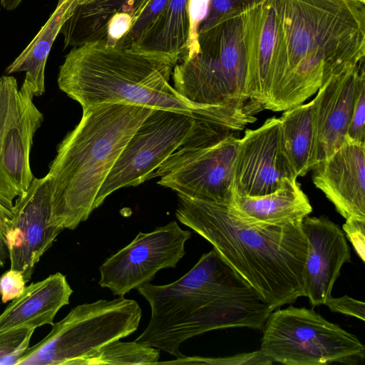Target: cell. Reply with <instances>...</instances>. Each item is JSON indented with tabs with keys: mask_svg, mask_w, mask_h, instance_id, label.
<instances>
[{
	"mask_svg": "<svg viewBox=\"0 0 365 365\" xmlns=\"http://www.w3.org/2000/svg\"><path fill=\"white\" fill-rule=\"evenodd\" d=\"M191 237L190 230H182L174 220L152 232H138L100 266L99 285L113 295L123 297L150 283L160 269L176 267Z\"/></svg>",
	"mask_w": 365,
	"mask_h": 365,
	"instance_id": "cell-11",
	"label": "cell"
},
{
	"mask_svg": "<svg viewBox=\"0 0 365 365\" xmlns=\"http://www.w3.org/2000/svg\"><path fill=\"white\" fill-rule=\"evenodd\" d=\"M307 250L304 266V294L312 307L324 304L346 262L350 247L340 227L326 217H305L302 221Z\"/></svg>",
	"mask_w": 365,
	"mask_h": 365,
	"instance_id": "cell-14",
	"label": "cell"
},
{
	"mask_svg": "<svg viewBox=\"0 0 365 365\" xmlns=\"http://www.w3.org/2000/svg\"><path fill=\"white\" fill-rule=\"evenodd\" d=\"M63 1V0H58V1ZM75 1V0H73V1Z\"/></svg>",
	"mask_w": 365,
	"mask_h": 365,
	"instance_id": "cell-39",
	"label": "cell"
},
{
	"mask_svg": "<svg viewBox=\"0 0 365 365\" xmlns=\"http://www.w3.org/2000/svg\"><path fill=\"white\" fill-rule=\"evenodd\" d=\"M365 221L347 219L342 226L343 231L352 244L355 252L365 262Z\"/></svg>",
	"mask_w": 365,
	"mask_h": 365,
	"instance_id": "cell-34",
	"label": "cell"
},
{
	"mask_svg": "<svg viewBox=\"0 0 365 365\" xmlns=\"http://www.w3.org/2000/svg\"><path fill=\"white\" fill-rule=\"evenodd\" d=\"M160 349L135 341L120 342L115 340L78 359L74 365L98 364H157Z\"/></svg>",
	"mask_w": 365,
	"mask_h": 365,
	"instance_id": "cell-24",
	"label": "cell"
},
{
	"mask_svg": "<svg viewBox=\"0 0 365 365\" xmlns=\"http://www.w3.org/2000/svg\"><path fill=\"white\" fill-rule=\"evenodd\" d=\"M151 317L135 341L176 358L186 340L205 332L244 327L262 330L273 311L260 294L212 249L176 281L136 289Z\"/></svg>",
	"mask_w": 365,
	"mask_h": 365,
	"instance_id": "cell-2",
	"label": "cell"
},
{
	"mask_svg": "<svg viewBox=\"0 0 365 365\" xmlns=\"http://www.w3.org/2000/svg\"><path fill=\"white\" fill-rule=\"evenodd\" d=\"M26 282L21 272L10 269L0 277V296L3 303L21 294Z\"/></svg>",
	"mask_w": 365,
	"mask_h": 365,
	"instance_id": "cell-31",
	"label": "cell"
},
{
	"mask_svg": "<svg viewBox=\"0 0 365 365\" xmlns=\"http://www.w3.org/2000/svg\"><path fill=\"white\" fill-rule=\"evenodd\" d=\"M292 178L297 177L283 149L279 118L272 117L256 129L245 130L235 161L234 195H265Z\"/></svg>",
	"mask_w": 365,
	"mask_h": 365,
	"instance_id": "cell-12",
	"label": "cell"
},
{
	"mask_svg": "<svg viewBox=\"0 0 365 365\" xmlns=\"http://www.w3.org/2000/svg\"><path fill=\"white\" fill-rule=\"evenodd\" d=\"M189 3L190 0H168L133 48L168 56L177 62L181 60L190 39Z\"/></svg>",
	"mask_w": 365,
	"mask_h": 365,
	"instance_id": "cell-20",
	"label": "cell"
},
{
	"mask_svg": "<svg viewBox=\"0 0 365 365\" xmlns=\"http://www.w3.org/2000/svg\"><path fill=\"white\" fill-rule=\"evenodd\" d=\"M257 0H210L207 12L197 28V34L214 26L220 18L232 10Z\"/></svg>",
	"mask_w": 365,
	"mask_h": 365,
	"instance_id": "cell-30",
	"label": "cell"
},
{
	"mask_svg": "<svg viewBox=\"0 0 365 365\" xmlns=\"http://www.w3.org/2000/svg\"><path fill=\"white\" fill-rule=\"evenodd\" d=\"M364 68V61L331 77L319 88L314 98L316 165L346 142L358 81Z\"/></svg>",
	"mask_w": 365,
	"mask_h": 365,
	"instance_id": "cell-17",
	"label": "cell"
},
{
	"mask_svg": "<svg viewBox=\"0 0 365 365\" xmlns=\"http://www.w3.org/2000/svg\"><path fill=\"white\" fill-rule=\"evenodd\" d=\"M168 0H152L132 25L127 34L115 46L133 48L145 30L159 14Z\"/></svg>",
	"mask_w": 365,
	"mask_h": 365,
	"instance_id": "cell-29",
	"label": "cell"
},
{
	"mask_svg": "<svg viewBox=\"0 0 365 365\" xmlns=\"http://www.w3.org/2000/svg\"><path fill=\"white\" fill-rule=\"evenodd\" d=\"M215 120L172 110L153 108L122 150L95 200V209L114 191L137 186L200 128Z\"/></svg>",
	"mask_w": 365,
	"mask_h": 365,
	"instance_id": "cell-9",
	"label": "cell"
},
{
	"mask_svg": "<svg viewBox=\"0 0 365 365\" xmlns=\"http://www.w3.org/2000/svg\"><path fill=\"white\" fill-rule=\"evenodd\" d=\"M334 312L357 318L361 321L365 320L364 302L344 295L340 297L328 298L324 304Z\"/></svg>",
	"mask_w": 365,
	"mask_h": 365,
	"instance_id": "cell-32",
	"label": "cell"
},
{
	"mask_svg": "<svg viewBox=\"0 0 365 365\" xmlns=\"http://www.w3.org/2000/svg\"><path fill=\"white\" fill-rule=\"evenodd\" d=\"M141 317L138 303L123 297L79 304L29 347L17 365H74L103 345L135 332Z\"/></svg>",
	"mask_w": 365,
	"mask_h": 365,
	"instance_id": "cell-7",
	"label": "cell"
},
{
	"mask_svg": "<svg viewBox=\"0 0 365 365\" xmlns=\"http://www.w3.org/2000/svg\"><path fill=\"white\" fill-rule=\"evenodd\" d=\"M279 120L284 153L297 177L304 176L316 165L314 99L284 110Z\"/></svg>",
	"mask_w": 365,
	"mask_h": 365,
	"instance_id": "cell-23",
	"label": "cell"
},
{
	"mask_svg": "<svg viewBox=\"0 0 365 365\" xmlns=\"http://www.w3.org/2000/svg\"><path fill=\"white\" fill-rule=\"evenodd\" d=\"M274 25L267 109L302 104L331 77L364 61L361 0H269Z\"/></svg>",
	"mask_w": 365,
	"mask_h": 365,
	"instance_id": "cell-1",
	"label": "cell"
},
{
	"mask_svg": "<svg viewBox=\"0 0 365 365\" xmlns=\"http://www.w3.org/2000/svg\"><path fill=\"white\" fill-rule=\"evenodd\" d=\"M197 42L196 49L173 68L174 88L190 102L201 105L253 101L247 95V58L239 9L224 14L214 26L198 33Z\"/></svg>",
	"mask_w": 365,
	"mask_h": 365,
	"instance_id": "cell-6",
	"label": "cell"
},
{
	"mask_svg": "<svg viewBox=\"0 0 365 365\" xmlns=\"http://www.w3.org/2000/svg\"><path fill=\"white\" fill-rule=\"evenodd\" d=\"M272 361L260 349L225 357L183 356L170 361L158 362L157 364H208V365H270Z\"/></svg>",
	"mask_w": 365,
	"mask_h": 365,
	"instance_id": "cell-27",
	"label": "cell"
},
{
	"mask_svg": "<svg viewBox=\"0 0 365 365\" xmlns=\"http://www.w3.org/2000/svg\"><path fill=\"white\" fill-rule=\"evenodd\" d=\"M178 62L170 56L96 41L74 47L60 66L58 86L82 108L128 103L225 119L235 107L201 105L181 96L169 81Z\"/></svg>",
	"mask_w": 365,
	"mask_h": 365,
	"instance_id": "cell-4",
	"label": "cell"
},
{
	"mask_svg": "<svg viewBox=\"0 0 365 365\" xmlns=\"http://www.w3.org/2000/svg\"><path fill=\"white\" fill-rule=\"evenodd\" d=\"M12 216L13 212L0 203V240L6 246V235L10 228Z\"/></svg>",
	"mask_w": 365,
	"mask_h": 365,
	"instance_id": "cell-35",
	"label": "cell"
},
{
	"mask_svg": "<svg viewBox=\"0 0 365 365\" xmlns=\"http://www.w3.org/2000/svg\"><path fill=\"white\" fill-rule=\"evenodd\" d=\"M21 1L22 0H0L1 6L9 11L16 8Z\"/></svg>",
	"mask_w": 365,
	"mask_h": 365,
	"instance_id": "cell-37",
	"label": "cell"
},
{
	"mask_svg": "<svg viewBox=\"0 0 365 365\" xmlns=\"http://www.w3.org/2000/svg\"><path fill=\"white\" fill-rule=\"evenodd\" d=\"M152 110L128 103L83 108L80 122L58 144L46 174L53 227L74 230L89 217L108 173Z\"/></svg>",
	"mask_w": 365,
	"mask_h": 365,
	"instance_id": "cell-5",
	"label": "cell"
},
{
	"mask_svg": "<svg viewBox=\"0 0 365 365\" xmlns=\"http://www.w3.org/2000/svg\"><path fill=\"white\" fill-rule=\"evenodd\" d=\"M72 9V1H58L56 9L46 23L6 70L7 74L25 71L24 82L28 85L34 97L41 96L45 92L46 61L61 26L71 14Z\"/></svg>",
	"mask_w": 365,
	"mask_h": 365,
	"instance_id": "cell-22",
	"label": "cell"
},
{
	"mask_svg": "<svg viewBox=\"0 0 365 365\" xmlns=\"http://www.w3.org/2000/svg\"><path fill=\"white\" fill-rule=\"evenodd\" d=\"M262 330L259 349L272 363L355 365L365 357V347L355 335L312 309H274Z\"/></svg>",
	"mask_w": 365,
	"mask_h": 365,
	"instance_id": "cell-8",
	"label": "cell"
},
{
	"mask_svg": "<svg viewBox=\"0 0 365 365\" xmlns=\"http://www.w3.org/2000/svg\"><path fill=\"white\" fill-rule=\"evenodd\" d=\"M312 170L314 184L343 217L365 221V143L346 141Z\"/></svg>",
	"mask_w": 365,
	"mask_h": 365,
	"instance_id": "cell-16",
	"label": "cell"
},
{
	"mask_svg": "<svg viewBox=\"0 0 365 365\" xmlns=\"http://www.w3.org/2000/svg\"><path fill=\"white\" fill-rule=\"evenodd\" d=\"M20 106V93L16 78L0 77V153L6 133L16 118Z\"/></svg>",
	"mask_w": 365,
	"mask_h": 365,
	"instance_id": "cell-25",
	"label": "cell"
},
{
	"mask_svg": "<svg viewBox=\"0 0 365 365\" xmlns=\"http://www.w3.org/2000/svg\"><path fill=\"white\" fill-rule=\"evenodd\" d=\"M35 331L21 327L0 333V365H17L29 346Z\"/></svg>",
	"mask_w": 365,
	"mask_h": 365,
	"instance_id": "cell-26",
	"label": "cell"
},
{
	"mask_svg": "<svg viewBox=\"0 0 365 365\" xmlns=\"http://www.w3.org/2000/svg\"><path fill=\"white\" fill-rule=\"evenodd\" d=\"M209 2L210 0H190V32L186 54L192 52L197 48V28L207 14Z\"/></svg>",
	"mask_w": 365,
	"mask_h": 365,
	"instance_id": "cell-33",
	"label": "cell"
},
{
	"mask_svg": "<svg viewBox=\"0 0 365 365\" xmlns=\"http://www.w3.org/2000/svg\"><path fill=\"white\" fill-rule=\"evenodd\" d=\"M9 258L7 247L0 240V267H4L6 259Z\"/></svg>",
	"mask_w": 365,
	"mask_h": 365,
	"instance_id": "cell-36",
	"label": "cell"
},
{
	"mask_svg": "<svg viewBox=\"0 0 365 365\" xmlns=\"http://www.w3.org/2000/svg\"><path fill=\"white\" fill-rule=\"evenodd\" d=\"M152 0H91L76 5L59 34L65 47L125 36Z\"/></svg>",
	"mask_w": 365,
	"mask_h": 365,
	"instance_id": "cell-18",
	"label": "cell"
},
{
	"mask_svg": "<svg viewBox=\"0 0 365 365\" xmlns=\"http://www.w3.org/2000/svg\"><path fill=\"white\" fill-rule=\"evenodd\" d=\"M363 3L365 4V0H361Z\"/></svg>",
	"mask_w": 365,
	"mask_h": 365,
	"instance_id": "cell-38",
	"label": "cell"
},
{
	"mask_svg": "<svg viewBox=\"0 0 365 365\" xmlns=\"http://www.w3.org/2000/svg\"><path fill=\"white\" fill-rule=\"evenodd\" d=\"M73 289L61 272L26 286L0 314V333L21 327L36 329L53 324L58 311L69 304Z\"/></svg>",
	"mask_w": 365,
	"mask_h": 365,
	"instance_id": "cell-19",
	"label": "cell"
},
{
	"mask_svg": "<svg viewBox=\"0 0 365 365\" xmlns=\"http://www.w3.org/2000/svg\"><path fill=\"white\" fill-rule=\"evenodd\" d=\"M19 93V112L6 133L0 153V203L12 212L15 200L27 192L35 178L30 167V150L43 121L24 82Z\"/></svg>",
	"mask_w": 365,
	"mask_h": 365,
	"instance_id": "cell-15",
	"label": "cell"
},
{
	"mask_svg": "<svg viewBox=\"0 0 365 365\" xmlns=\"http://www.w3.org/2000/svg\"><path fill=\"white\" fill-rule=\"evenodd\" d=\"M346 141L365 143V71H361L346 133Z\"/></svg>",
	"mask_w": 365,
	"mask_h": 365,
	"instance_id": "cell-28",
	"label": "cell"
},
{
	"mask_svg": "<svg viewBox=\"0 0 365 365\" xmlns=\"http://www.w3.org/2000/svg\"><path fill=\"white\" fill-rule=\"evenodd\" d=\"M297 178L287 180L276 191L258 197L234 195L232 205L241 213L268 223L302 222L312 211Z\"/></svg>",
	"mask_w": 365,
	"mask_h": 365,
	"instance_id": "cell-21",
	"label": "cell"
},
{
	"mask_svg": "<svg viewBox=\"0 0 365 365\" xmlns=\"http://www.w3.org/2000/svg\"><path fill=\"white\" fill-rule=\"evenodd\" d=\"M240 138L231 135L215 143L193 135L150 175L158 183L190 198L230 204L233 174Z\"/></svg>",
	"mask_w": 365,
	"mask_h": 365,
	"instance_id": "cell-10",
	"label": "cell"
},
{
	"mask_svg": "<svg viewBox=\"0 0 365 365\" xmlns=\"http://www.w3.org/2000/svg\"><path fill=\"white\" fill-rule=\"evenodd\" d=\"M51 195L46 175L34 178L27 192L14 203L6 235L10 269L22 272L28 283L36 264L62 232L51 224Z\"/></svg>",
	"mask_w": 365,
	"mask_h": 365,
	"instance_id": "cell-13",
	"label": "cell"
},
{
	"mask_svg": "<svg viewBox=\"0 0 365 365\" xmlns=\"http://www.w3.org/2000/svg\"><path fill=\"white\" fill-rule=\"evenodd\" d=\"M175 215L277 309L304 294L307 242L302 222L268 223L217 204L178 195Z\"/></svg>",
	"mask_w": 365,
	"mask_h": 365,
	"instance_id": "cell-3",
	"label": "cell"
}]
</instances>
